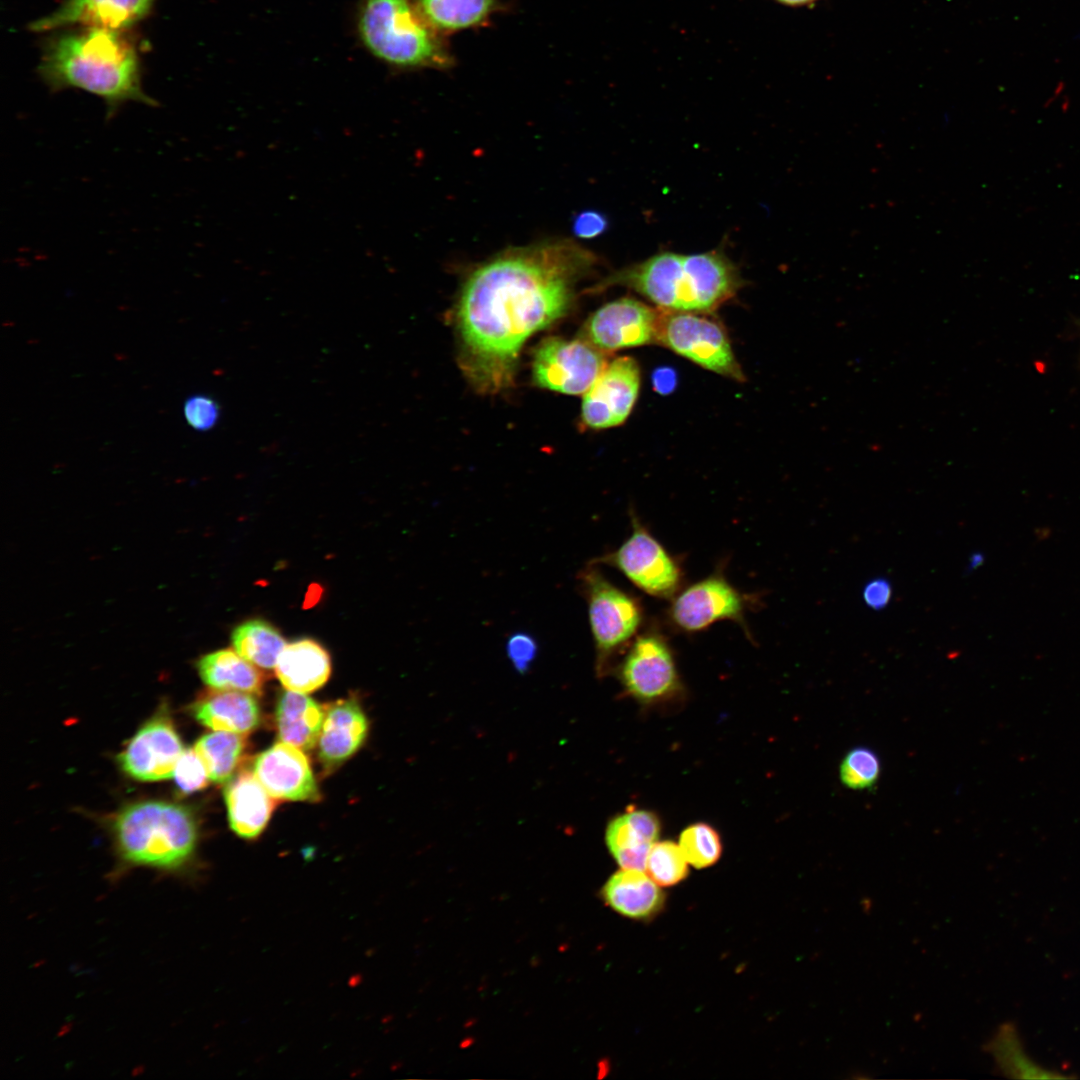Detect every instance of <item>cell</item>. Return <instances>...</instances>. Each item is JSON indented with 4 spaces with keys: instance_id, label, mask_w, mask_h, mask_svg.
<instances>
[{
    "instance_id": "6da1fadb",
    "label": "cell",
    "mask_w": 1080,
    "mask_h": 1080,
    "mask_svg": "<svg viewBox=\"0 0 1080 1080\" xmlns=\"http://www.w3.org/2000/svg\"><path fill=\"white\" fill-rule=\"evenodd\" d=\"M595 264L570 241L509 250L478 267L460 295L461 367L481 392L512 382L519 351L568 309L576 281Z\"/></svg>"
},
{
    "instance_id": "7a4b0ae2",
    "label": "cell",
    "mask_w": 1080,
    "mask_h": 1080,
    "mask_svg": "<svg viewBox=\"0 0 1080 1080\" xmlns=\"http://www.w3.org/2000/svg\"><path fill=\"white\" fill-rule=\"evenodd\" d=\"M81 27L47 39L38 72L53 91L80 89L101 98L108 117L127 102L155 106L143 90L136 46L124 33Z\"/></svg>"
},
{
    "instance_id": "3957f363",
    "label": "cell",
    "mask_w": 1080,
    "mask_h": 1080,
    "mask_svg": "<svg viewBox=\"0 0 1080 1080\" xmlns=\"http://www.w3.org/2000/svg\"><path fill=\"white\" fill-rule=\"evenodd\" d=\"M614 285L632 289L664 311L706 313L732 298L743 281L721 251L662 252L614 272L595 289Z\"/></svg>"
},
{
    "instance_id": "277c9868",
    "label": "cell",
    "mask_w": 1080,
    "mask_h": 1080,
    "mask_svg": "<svg viewBox=\"0 0 1080 1080\" xmlns=\"http://www.w3.org/2000/svg\"><path fill=\"white\" fill-rule=\"evenodd\" d=\"M114 834L121 858L134 866L178 871L192 860L198 839L189 809L165 801H144L123 809Z\"/></svg>"
},
{
    "instance_id": "5b68a950",
    "label": "cell",
    "mask_w": 1080,
    "mask_h": 1080,
    "mask_svg": "<svg viewBox=\"0 0 1080 1080\" xmlns=\"http://www.w3.org/2000/svg\"><path fill=\"white\" fill-rule=\"evenodd\" d=\"M359 26L368 49L388 63L409 67L446 60L434 27L409 0H366Z\"/></svg>"
},
{
    "instance_id": "8992f818",
    "label": "cell",
    "mask_w": 1080,
    "mask_h": 1080,
    "mask_svg": "<svg viewBox=\"0 0 1080 1080\" xmlns=\"http://www.w3.org/2000/svg\"><path fill=\"white\" fill-rule=\"evenodd\" d=\"M579 580L602 668L638 634L644 620V608L636 596L610 582L592 561L581 571Z\"/></svg>"
},
{
    "instance_id": "52a82bcc",
    "label": "cell",
    "mask_w": 1080,
    "mask_h": 1080,
    "mask_svg": "<svg viewBox=\"0 0 1080 1080\" xmlns=\"http://www.w3.org/2000/svg\"><path fill=\"white\" fill-rule=\"evenodd\" d=\"M632 530L614 551L592 562L620 571L640 591L659 599L671 600L682 588L684 572L676 559L645 527L634 511L630 512Z\"/></svg>"
},
{
    "instance_id": "ba28073f",
    "label": "cell",
    "mask_w": 1080,
    "mask_h": 1080,
    "mask_svg": "<svg viewBox=\"0 0 1080 1080\" xmlns=\"http://www.w3.org/2000/svg\"><path fill=\"white\" fill-rule=\"evenodd\" d=\"M752 594L739 591L726 578L722 569L683 587L671 600L666 611L671 626L686 634L701 632L716 622L737 623L751 639L746 615L757 603Z\"/></svg>"
},
{
    "instance_id": "9c48e42d",
    "label": "cell",
    "mask_w": 1080,
    "mask_h": 1080,
    "mask_svg": "<svg viewBox=\"0 0 1080 1080\" xmlns=\"http://www.w3.org/2000/svg\"><path fill=\"white\" fill-rule=\"evenodd\" d=\"M657 344L719 375L745 379L725 329L703 313L662 310Z\"/></svg>"
},
{
    "instance_id": "30bf717a",
    "label": "cell",
    "mask_w": 1080,
    "mask_h": 1080,
    "mask_svg": "<svg viewBox=\"0 0 1080 1080\" xmlns=\"http://www.w3.org/2000/svg\"><path fill=\"white\" fill-rule=\"evenodd\" d=\"M618 677L625 691L643 703L665 700L681 688L672 647L654 625L638 633L628 645Z\"/></svg>"
},
{
    "instance_id": "8fae6325",
    "label": "cell",
    "mask_w": 1080,
    "mask_h": 1080,
    "mask_svg": "<svg viewBox=\"0 0 1080 1080\" xmlns=\"http://www.w3.org/2000/svg\"><path fill=\"white\" fill-rule=\"evenodd\" d=\"M604 352L585 338H546L534 353V381L560 393H586L608 364Z\"/></svg>"
},
{
    "instance_id": "7c38bea8",
    "label": "cell",
    "mask_w": 1080,
    "mask_h": 1080,
    "mask_svg": "<svg viewBox=\"0 0 1080 1080\" xmlns=\"http://www.w3.org/2000/svg\"><path fill=\"white\" fill-rule=\"evenodd\" d=\"M661 314L637 299L620 298L590 316L583 338L605 352L658 343Z\"/></svg>"
},
{
    "instance_id": "4fadbf2b",
    "label": "cell",
    "mask_w": 1080,
    "mask_h": 1080,
    "mask_svg": "<svg viewBox=\"0 0 1080 1080\" xmlns=\"http://www.w3.org/2000/svg\"><path fill=\"white\" fill-rule=\"evenodd\" d=\"M184 751L172 719L167 712H160L130 739L118 761L130 777L154 782L173 777Z\"/></svg>"
},
{
    "instance_id": "5bb4252c",
    "label": "cell",
    "mask_w": 1080,
    "mask_h": 1080,
    "mask_svg": "<svg viewBox=\"0 0 1080 1080\" xmlns=\"http://www.w3.org/2000/svg\"><path fill=\"white\" fill-rule=\"evenodd\" d=\"M640 369L629 356L608 363L585 393L581 418L592 429H605L622 424L630 415L640 388Z\"/></svg>"
},
{
    "instance_id": "9a60e30c",
    "label": "cell",
    "mask_w": 1080,
    "mask_h": 1080,
    "mask_svg": "<svg viewBox=\"0 0 1080 1080\" xmlns=\"http://www.w3.org/2000/svg\"><path fill=\"white\" fill-rule=\"evenodd\" d=\"M253 772L276 800H320V791L310 761L302 749L278 742L254 760Z\"/></svg>"
},
{
    "instance_id": "2e32d148",
    "label": "cell",
    "mask_w": 1080,
    "mask_h": 1080,
    "mask_svg": "<svg viewBox=\"0 0 1080 1080\" xmlns=\"http://www.w3.org/2000/svg\"><path fill=\"white\" fill-rule=\"evenodd\" d=\"M156 0H63L29 29L45 32L71 26L126 30L147 17Z\"/></svg>"
},
{
    "instance_id": "e0dca14e",
    "label": "cell",
    "mask_w": 1080,
    "mask_h": 1080,
    "mask_svg": "<svg viewBox=\"0 0 1080 1080\" xmlns=\"http://www.w3.org/2000/svg\"><path fill=\"white\" fill-rule=\"evenodd\" d=\"M367 734V717L355 699H341L325 707L318 740V757L324 769L342 765L359 750Z\"/></svg>"
},
{
    "instance_id": "ac0fdd59",
    "label": "cell",
    "mask_w": 1080,
    "mask_h": 1080,
    "mask_svg": "<svg viewBox=\"0 0 1080 1080\" xmlns=\"http://www.w3.org/2000/svg\"><path fill=\"white\" fill-rule=\"evenodd\" d=\"M224 798L231 829L244 839H254L266 827L276 807L273 798L254 772L238 770L226 782Z\"/></svg>"
},
{
    "instance_id": "d6986e66",
    "label": "cell",
    "mask_w": 1080,
    "mask_h": 1080,
    "mask_svg": "<svg viewBox=\"0 0 1080 1080\" xmlns=\"http://www.w3.org/2000/svg\"><path fill=\"white\" fill-rule=\"evenodd\" d=\"M659 834L660 822L654 813L631 809L609 823L606 843L622 869L644 871L648 854Z\"/></svg>"
},
{
    "instance_id": "ffe728a7",
    "label": "cell",
    "mask_w": 1080,
    "mask_h": 1080,
    "mask_svg": "<svg viewBox=\"0 0 1080 1080\" xmlns=\"http://www.w3.org/2000/svg\"><path fill=\"white\" fill-rule=\"evenodd\" d=\"M191 713L208 728L240 734L254 731L262 719L253 695L233 690L206 691L191 705Z\"/></svg>"
},
{
    "instance_id": "44dd1931",
    "label": "cell",
    "mask_w": 1080,
    "mask_h": 1080,
    "mask_svg": "<svg viewBox=\"0 0 1080 1080\" xmlns=\"http://www.w3.org/2000/svg\"><path fill=\"white\" fill-rule=\"evenodd\" d=\"M275 672L287 690L310 693L328 681L331 674L330 656L318 642L300 639L286 644Z\"/></svg>"
},
{
    "instance_id": "7402d4cb",
    "label": "cell",
    "mask_w": 1080,
    "mask_h": 1080,
    "mask_svg": "<svg viewBox=\"0 0 1080 1080\" xmlns=\"http://www.w3.org/2000/svg\"><path fill=\"white\" fill-rule=\"evenodd\" d=\"M601 895L617 913L635 920H645L658 913L664 904L660 886L640 870L622 869L604 884Z\"/></svg>"
},
{
    "instance_id": "603a6c76",
    "label": "cell",
    "mask_w": 1080,
    "mask_h": 1080,
    "mask_svg": "<svg viewBox=\"0 0 1080 1080\" xmlns=\"http://www.w3.org/2000/svg\"><path fill=\"white\" fill-rule=\"evenodd\" d=\"M324 716L325 707L305 693L283 691L275 709L278 736L282 742L311 750L319 740Z\"/></svg>"
},
{
    "instance_id": "cb8c5ba5",
    "label": "cell",
    "mask_w": 1080,
    "mask_h": 1080,
    "mask_svg": "<svg viewBox=\"0 0 1080 1080\" xmlns=\"http://www.w3.org/2000/svg\"><path fill=\"white\" fill-rule=\"evenodd\" d=\"M203 682L212 689L261 694L265 677L234 649H221L203 656L197 663Z\"/></svg>"
},
{
    "instance_id": "d4e9b609",
    "label": "cell",
    "mask_w": 1080,
    "mask_h": 1080,
    "mask_svg": "<svg viewBox=\"0 0 1080 1080\" xmlns=\"http://www.w3.org/2000/svg\"><path fill=\"white\" fill-rule=\"evenodd\" d=\"M985 1050L994 1058L1000 1071L1008 1077L1021 1079L1070 1078L1058 1071L1045 1069L1026 1053L1014 1024H1002L986 1043Z\"/></svg>"
},
{
    "instance_id": "484cf974",
    "label": "cell",
    "mask_w": 1080,
    "mask_h": 1080,
    "mask_svg": "<svg viewBox=\"0 0 1080 1080\" xmlns=\"http://www.w3.org/2000/svg\"><path fill=\"white\" fill-rule=\"evenodd\" d=\"M244 735L215 730L204 734L195 743L194 750L213 782H228L238 771L247 749Z\"/></svg>"
},
{
    "instance_id": "4316f807",
    "label": "cell",
    "mask_w": 1080,
    "mask_h": 1080,
    "mask_svg": "<svg viewBox=\"0 0 1080 1080\" xmlns=\"http://www.w3.org/2000/svg\"><path fill=\"white\" fill-rule=\"evenodd\" d=\"M231 640L233 649L261 670L275 669L286 646L279 631L262 619H250L239 624L232 631Z\"/></svg>"
},
{
    "instance_id": "83f0119b",
    "label": "cell",
    "mask_w": 1080,
    "mask_h": 1080,
    "mask_svg": "<svg viewBox=\"0 0 1080 1080\" xmlns=\"http://www.w3.org/2000/svg\"><path fill=\"white\" fill-rule=\"evenodd\" d=\"M494 0H419L421 13L434 29L460 30L482 22Z\"/></svg>"
},
{
    "instance_id": "f1b7e54d",
    "label": "cell",
    "mask_w": 1080,
    "mask_h": 1080,
    "mask_svg": "<svg viewBox=\"0 0 1080 1080\" xmlns=\"http://www.w3.org/2000/svg\"><path fill=\"white\" fill-rule=\"evenodd\" d=\"M645 870L659 886H673L687 877L688 861L674 842H656L648 854Z\"/></svg>"
},
{
    "instance_id": "f546056e",
    "label": "cell",
    "mask_w": 1080,
    "mask_h": 1080,
    "mask_svg": "<svg viewBox=\"0 0 1080 1080\" xmlns=\"http://www.w3.org/2000/svg\"><path fill=\"white\" fill-rule=\"evenodd\" d=\"M679 846L688 863L698 869L715 864L722 852L719 834L706 823L692 824L684 829Z\"/></svg>"
},
{
    "instance_id": "4dcf8cb0",
    "label": "cell",
    "mask_w": 1080,
    "mask_h": 1080,
    "mask_svg": "<svg viewBox=\"0 0 1080 1080\" xmlns=\"http://www.w3.org/2000/svg\"><path fill=\"white\" fill-rule=\"evenodd\" d=\"M881 761L877 753L869 747L857 746L850 749L842 758L839 766L841 783L851 790L871 788L878 781Z\"/></svg>"
},
{
    "instance_id": "1f68e13d",
    "label": "cell",
    "mask_w": 1080,
    "mask_h": 1080,
    "mask_svg": "<svg viewBox=\"0 0 1080 1080\" xmlns=\"http://www.w3.org/2000/svg\"><path fill=\"white\" fill-rule=\"evenodd\" d=\"M183 793H193L208 784V774L194 749H187L179 759L173 775Z\"/></svg>"
},
{
    "instance_id": "d6a6232c",
    "label": "cell",
    "mask_w": 1080,
    "mask_h": 1080,
    "mask_svg": "<svg viewBox=\"0 0 1080 1080\" xmlns=\"http://www.w3.org/2000/svg\"><path fill=\"white\" fill-rule=\"evenodd\" d=\"M186 422L197 431H208L218 422L220 406L217 401L205 394L188 397L183 406Z\"/></svg>"
},
{
    "instance_id": "836d02e7",
    "label": "cell",
    "mask_w": 1080,
    "mask_h": 1080,
    "mask_svg": "<svg viewBox=\"0 0 1080 1080\" xmlns=\"http://www.w3.org/2000/svg\"><path fill=\"white\" fill-rule=\"evenodd\" d=\"M538 651L534 637L526 632H516L506 643V653L514 668L519 673H526L534 662Z\"/></svg>"
},
{
    "instance_id": "e575fe53",
    "label": "cell",
    "mask_w": 1080,
    "mask_h": 1080,
    "mask_svg": "<svg viewBox=\"0 0 1080 1080\" xmlns=\"http://www.w3.org/2000/svg\"><path fill=\"white\" fill-rule=\"evenodd\" d=\"M572 228L577 237L591 239L605 231L607 219L599 212L583 211L574 217Z\"/></svg>"
},
{
    "instance_id": "d590c367",
    "label": "cell",
    "mask_w": 1080,
    "mask_h": 1080,
    "mask_svg": "<svg viewBox=\"0 0 1080 1080\" xmlns=\"http://www.w3.org/2000/svg\"><path fill=\"white\" fill-rule=\"evenodd\" d=\"M892 595L890 582L883 577L870 580L863 589V599L867 606L874 610L885 608Z\"/></svg>"
},
{
    "instance_id": "8d00e7d4",
    "label": "cell",
    "mask_w": 1080,
    "mask_h": 1080,
    "mask_svg": "<svg viewBox=\"0 0 1080 1080\" xmlns=\"http://www.w3.org/2000/svg\"><path fill=\"white\" fill-rule=\"evenodd\" d=\"M652 384L656 392L669 394L677 384L676 372L670 367L657 368L652 374Z\"/></svg>"
},
{
    "instance_id": "74e56055",
    "label": "cell",
    "mask_w": 1080,
    "mask_h": 1080,
    "mask_svg": "<svg viewBox=\"0 0 1080 1080\" xmlns=\"http://www.w3.org/2000/svg\"><path fill=\"white\" fill-rule=\"evenodd\" d=\"M776 1H778V2H780L782 4H784V5L797 7V6L809 5V4L814 3V2H816L818 0H776Z\"/></svg>"
},
{
    "instance_id": "f35d334b",
    "label": "cell",
    "mask_w": 1080,
    "mask_h": 1080,
    "mask_svg": "<svg viewBox=\"0 0 1080 1080\" xmlns=\"http://www.w3.org/2000/svg\"><path fill=\"white\" fill-rule=\"evenodd\" d=\"M1074 40H1080V31L1073 37Z\"/></svg>"
}]
</instances>
